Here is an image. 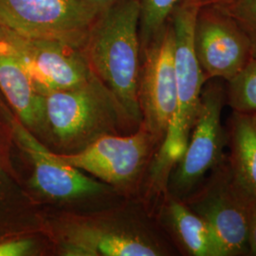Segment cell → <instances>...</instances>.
<instances>
[{
	"instance_id": "1",
	"label": "cell",
	"mask_w": 256,
	"mask_h": 256,
	"mask_svg": "<svg viewBox=\"0 0 256 256\" xmlns=\"http://www.w3.org/2000/svg\"><path fill=\"white\" fill-rule=\"evenodd\" d=\"M140 23L138 0H118L102 10L86 42L93 75L129 119L142 122Z\"/></svg>"
},
{
	"instance_id": "2",
	"label": "cell",
	"mask_w": 256,
	"mask_h": 256,
	"mask_svg": "<svg viewBox=\"0 0 256 256\" xmlns=\"http://www.w3.org/2000/svg\"><path fill=\"white\" fill-rule=\"evenodd\" d=\"M200 9L180 0L169 19L174 30L176 106L152 167V180L156 187L162 186L170 170L182 160L200 110L206 82L194 41Z\"/></svg>"
},
{
	"instance_id": "3",
	"label": "cell",
	"mask_w": 256,
	"mask_h": 256,
	"mask_svg": "<svg viewBox=\"0 0 256 256\" xmlns=\"http://www.w3.org/2000/svg\"><path fill=\"white\" fill-rule=\"evenodd\" d=\"M252 202L236 180L226 156L187 206L209 226L220 256H244L248 254Z\"/></svg>"
},
{
	"instance_id": "4",
	"label": "cell",
	"mask_w": 256,
	"mask_h": 256,
	"mask_svg": "<svg viewBox=\"0 0 256 256\" xmlns=\"http://www.w3.org/2000/svg\"><path fill=\"white\" fill-rule=\"evenodd\" d=\"M101 10L82 0H0V23L26 39L78 46Z\"/></svg>"
},
{
	"instance_id": "5",
	"label": "cell",
	"mask_w": 256,
	"mask_h": 256,
	"mask_svg": "<svg viewBox=\"0 0 256 256\" xmlns=\"http://www.w3.org/2000/svg\"><path fill=\"white\" fill-rule=\"evenodd\" d=\"M174 30L170 20L144 46L138 82L142 124L162 144L176 106Z\"/></svg>"
},
{
	"instance_id": "6",
	"label": "cell",
	"mask_w": 256,
	"mask_h": 256,
	"mask_svg": "<svg viewBox=\"0 0 256 256\" xmlns=\"http://www.w3.org/2000/svg\"><path fill=\"white\" fill-rule=\"evenodd\" d=\"M194 41L206 82L212 79L232 81L254 56L247 34L218 6H205L198 10Z\"/></svg>"
},
{
	"instance_id": "7",
	"label": "cell",
	"mask_w": 256,
	"mask_h": 256,
	"mask_svg": "<svg viewBox=\"0 0 256 256\" xmlns=\"http://www.w3.org/2000/svg\"><path fill=\"white\" fill-rule=\"evenodd\" d=\"M216 80L205 82L202 88L198 117L174 174V186L180 194L191 192L226 158L223 153L226 136L221 124L226 92Z\"/></svg>"
},
{
	"instance_id": "8",
	"label": "cell",
	"mask_w": 256,
	"mask_h": 256,
	"mask_svg": "<svg viewBox=\"0 0 256 256\" xmlns=\"http://www.w3.org/2000/svg\"><path fill=\"white\" fill-rule=\"evenodd\" d=\"M5 41L42 95L80 86L93 77L88 61L75 46L50 40L26 39L10 32Z\"/></svg>"
},
{
	"instance_id": "9",
	"label": "cell",
	"mask_w": 256,
	"mask_h": 256,
	"mask_svg": "<svg viewBox=\"0 0 256 256\" xmlns=\"http://www.w3.org/2000/svg\"><path fill=\"white\" fill-rule=\"evenodd\" d=\"M155 140L142 124L128 136L102 135L74 154L57 156L75 168L110 184L131 182L146 164Z\"/></svg>"
},
{
	"instance_id": "10",
	"label": "cell",
	"mask_w": 256,
	"mask_h": 256,
	"mask_svg": "<svg viewBox=\"0 0 256 256\" xmlns=\"http://www.w3.org/2000/svg\"><path fill=\"white\" fill-rule=\"evenodd\" d=\"M104 90L106 88L93 75L82 86L44 95L46 124L61 144L80 142L101 126Z\"/></svg>"
},
{
	"instance_id": "11",
	"label": "cell",
	"mask_w": 256,
	"mask_h": 256,
	"mask_svg": "<svg viewBox=\"0 0 256 256\" xmlns=\"http://www.w3.org/2000/svg\"><path fill=\"white\" fill-rule=\"evenodd\" d=\"M12 133L34 164L32 185L48 198L72 200L102 191L100 183L46 149L22 124L12 120Z\"/></svg>"
},
{
	"instance_id": "12",
	"label": "cell",
	"mask_w": 256,
	"mask_h": 256,
	"mask_svg": "<svg viewBox=\"0 0 256 256\" xmlns=\"http://www.w3.org/2000/svg\"><path fill=\"white\" fill-rule=\"evenodd\" d=\"M64 256H156L162 250L144 236L82 224L68 230L62 244Z\"/></svg>"
},
{
	"instance_id": "13",
	"label": "cell",
	"mask_w": 256,
	"mask_h": 256,
	"mask_svg": "<svg viewBox=\"0 0 256 256\" xmlns=\"http://www.w3.org/2000/svg\"><path fill=\"white\" fill-rule=\"evenodd\" d=\"M0 88L23 124L32 129L46 124L45 96L36 90L6 41L0 42Z\"/></svg>"
},
{
	"instance_id": "14",
	"label": "cell",
	"mask_w": 256,
	"mask_h": 256,
	"mask_svg": "<svg viewBox=\"0 0 256 256\" xmlns=\"http://www.w3.org/2000/svg\"><path fill=\"white\" fill-rule=\"evenodd\" d=\"M230 166L240 186L256 200V129L248 115L234 112L230 120Z\"/></svg>"
},
{
	"instance_id": "15",
	"label": "cell",
	"mask_w": 256,
	"mask_h": 256,
	"mask_svg": "<svg viewBox=\"0 0 256 256\" xmlns=\"http://www.w3.org/2000/svg\"><path fill=\"white\" fill-rule=\"evenodd\" d=\"M168 214L174 232L188 254L220 256V248L209 226L186 204L171 200Z\"/></svg>"
},
{
	"instance_id": "16",
	"label": "cell",
	"mask_w": 256,
	"mask_h": 256,
	"mask_svg": "<svg viewBox=\"0 0 256 256\" xmlns=\"http://www.w3.org/2000/svg\"><path fill=\"white\" fill-rule=\"evenodd\" d=\"M228 82L226 100L234 112L246 115L256 113V55Z\"/></svg>"
},
{
	"instance_id": "17",
	"label": "cell",
	"mask_w": 256,
	"mask_h": 256,
	"mask_svg": "<svg viewBox=\"0 0 256 256\" xmlns=\"http://www.w3.org/2000/svg\"><path fill=\"white\" fill-rule=\"evenodd\" d=\"M180 0H138L140 6V36L142 46L168 23Z\"/></svg>"
},
{
	"instance_id": "18",
	"label": "cell",
	"mask_w": 256,
	"mask_h": 256,
	"mask_svg": "<svg viewBox=\"0 0 256 256\" xmlns=\"http://www.w3.org/2000/svg\"><path fill=\"white\" fill-rule=\"evenodd\" d=\"M221 8L238 22L247 34L252 46L254 55H256V0H236L226 6H221Z\"/></svg>"
},
{
	"instance_id": "19",
	"label": "cell",
	"mask_w": 256,
	"mask_h": 256,
	"mask_svg": "<svg viewBox=\"0 0 256 256\" xmlns=\"http://www.w3.org/2000/svg\"><path fill=\"white\" fill-rule=\"evenodd\" d=\"M32 247L34 242L28 239L0 243V256H26Z\"/></svg>"
},
{
	"instance_id": "20",
	"label": "cell",
	"mask_w": 256,
	"mask_h": 256,
	"mask_svg": "<svg viewBox=\"0 0 256 256\" xmlns=\"http://www.w3.org/2000/svg\"><path fill=\"white\" fill-rule=\"evenodd\" d=\"M256 256V200H254L252 205L250 223L248 230V254Z\"/></svg>"
},
{
	"instance_id": "21",
	"label": "cell",
	"mask_w": 256,
	"mask_h": 256,
	"mask_svg": "<svg viewBox=\"0 0 256 256\" xmlns=\"http://www.w3.org/2000/svg\"><path fill=\"white\" fill-rule=\"evenodd\" d=\"M192 5L198 6V8L205 6H226L236 0H182Z\"/></svg>"
},
{
	"instance_id": "22",
	"label": "cell",
	"mask_w": 256,
	"mask_h": 256,
	"mask_svg": "<svg viewBox=\"0 0 256 256\" xmlns=\"http://www.w3.org/2000/svg\"><path fill=\"white\" fill-rule=\"evenodd\" d=\"M82 1H84V2H86V3H88V4H90L93 7L100 10L102 12V10L110 7V5L114 4V3L117 2L118 0H82Z\"/></svg>"
},
{
	"instance_id": "23",
	"label": "cell",
	"mask_w": 256,
	"mask_h": 256,
	"mask_svg": "<svg viewBox=\"0 0 256 256\" xmlns=\"http://www.w3.org/2000/svg\"><path fill=\"white\" fill-rule=\"evenodd\" d=\"M8 34H9V32L5 28L3 27L2 24L0 23V42L5 41L7 39V37H8Z\"/></svg>"
},
{
	"instance_id": "24",
	"label": "cell",
	"mask_w": 256,
	"mask_h": 256,
	"mask_svg": "<svg viewBox=\"0 0 256 256\" xmlns=\"http://www.w3.org/2000/svg\"><path fill=\"white\" fill-rule=\"evenodd\" d=\"M248 117H250V119L252 120V124H254V126L256 129V113L252 114V115H248Z\"/></svg>"
}]
</instances>
